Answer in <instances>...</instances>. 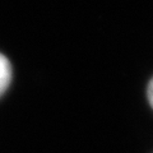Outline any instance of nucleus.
<instances>
[{"instance_id":"1","label":"nucleus","mask_w":153,"mask_h":153,"mask_svg":"<svg viewBox=\"0 0 153 153\" xmlns=\"http://www.w3.org/2000/svg\"><path fill=\"white\" fill-rule=\"evenodd\" d=\"M12 80V66L9 60L0 54V96L8 89Z\"/></svg>"},{"instance_id":"2","label":"nucleus","mask_w":153,"mask_h":153,"mask_svg":"<svg viewBox=\"0 0 153 153\" xmlns=\"http://www.w3.org/2000/svg\"><path fill=\"white\" fill-rule=\"evenodd\" d=\"M147 97H148V101H149V105L153 108V78L151 79L149 84H148V88H147Z\"/></svg>"}]
</instances>
